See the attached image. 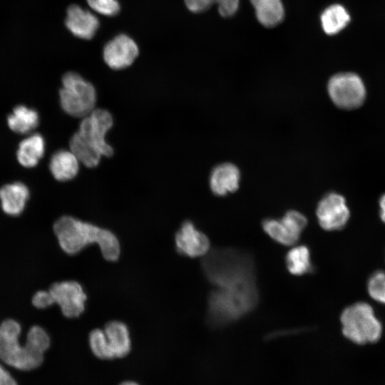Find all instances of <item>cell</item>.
<instances>
[{"instance_id": "cell-17", "label": "cell", "mask_w": 385, "mask_h": 385, "mask_svg": "<svg viewBox=\"0 0 385 385\" xmlns=\"http://www.w3.org/2000/svg\"><path fill=\"white\" fill-rule=\"evenodd\" d=\"M79 163L71 150H60L52 155L49 168L55 179L58 181H67L77 175Z\"/></svg>"}, {"instance_id": "cell-4", "label": "cell", "mask_w": 385, "mask_h": 385, "mask_svg": "<svg viewBox=\"0 0 385 385\" xmlns=\"http://www.w3.org/2000/svg\"><path fill=\"white\" fill-rule=\"evenodd\" d=\"M113 124L111 114L105 109L95 108L82 118L79 128L70 139V150L88 168L96 167L102 156L113 154L106 135Z\"/></svg>"}, {"instance_id": "cell-2", "label": "cell", "mask_w": 385, "mask_h": 385, "mask_svg": "<svg viewBox=\"0 0 385 385\" xmlns=\"http://www.w3.org/2000/svg\"><path fill=\"white\" fill-rule=\"evenodd\" d=\"M53 231L60 247L68 255L77 254L88 245L97 244L106 260L113 262L119 258V240L108 229L71 216H63L54 223Z\"/></svg>"}, {"instance_id": "cell-12", "label": "cell", "mask_w": 385, "mask_h": 385, "mask_svg": "<svg viewBox=\"0 0 385 385\" xmlns=\"http://www.w3.org/2000/svg\"><path fill=\"white\" fill-rule=\"evenodd\" d=\"M175 243L180 255L190 257H203L210 250L207 235L189 220L184 222L176 232Z\"/></svg>"}, {"instance_id": "cell-24", "label": "cell", "mask_w": 385, "mask_h": 385, "mask_svg": "<svg viewBox=\"0 0 385 385\" xmlns=\"http://www.w3.org/2000/svg\"><path fill=\"white\" fill-rule=\"evenodd\" d=\"M368 292L374 300L385 304V272L377 271L368 282Z\"/></svg>"}, {"instance_id": "cell-19", "label": "cell", "mask_w": 385, "mask_h": 385, "mask_svg": "<svg viewBox=\"0 0 385 385\" xmlns=\"http://www.w3.org/2000/svg\"><path fill=\"white\" fill-rule=\"evenodd\" d=\"M256 16L263 26L273 27L279 24L284 16L281 0H250Z\"/></svg>"}, {"instance_id": "cell-16", "label": "cell", "mask_w": 385, "mask_h": 385, "mask_svg": "<svg viewBox=\"0 0 385 385\" xmlns=\"http://www.w3.org/2000/svg\"><path fill=\"white\" fill-rule=\"evenodd\" d=\"M103 331L115 358L123 357L129 353L131 340L125 324L118 320L110 321Z\"/></svg>"}, {"instance_id": "cell-23", "label": "cell", "mask_w": 385, "mask_h": 385, "mask_svg": "<svg viewBox=\"0 0 385 385\" xmlns=\"http://www.w3.org/2000/svg\"><path fill=\"white\" fill-rule=\"evenodd\" d=\"M89 344L93 354L101 359H114L103 329H96L89 334Z\"/></svg>"}, {"instance_id": "cell-10", "label": "cell", "mask_w": 385, "mask_h": 385, "mask_svg": "<svg viewBox=\"0 0 385 385\" xmlns=\"http://www.w3.org/2000/svg\"><path fill=\"white\" fill-rule=\"evenodd\" d=\"M316 212L319 225L328 231L343 228L349 217L345 198L335 192L327 194L319 201Z\"/></svg>"}, {"instance_id": "cell-26", "label": "cell", "mask_w": 385, "mask_h": 385, "mask_svg": "<svg viewBox=\"0 0 385 385\" xmlns=\"http://www.w3.org/2000/svg\"><path fill=\"white\" fill-rule=\"evenodd\" d=\"M220 14L224 17L232 16L237 10L239 0H214Z\"/></svg>"}, {"instance_id": "cell-3", "label": "cell", "mask_w": 385, "mask_h": 385, "mask_svg": "<svg viewBox=\"0 0 385 385\" xmlns=\"http://www.w3.org/2000/svg\"><path fill=\"white\" fill-rule=\"evenodd\" d=\"M21 327L13 319L0 325V359L6 364L20 370H31L39 366L43 354L49 347L48 335L41 329L31 327L25 344H20Z\"/></svg>"}, {"instance_id": "cell-9", "label": "cell", "mask_w": 385, "mask_h": 385, "mask_svg": "<svg viewBox=\"0 0 385 385\" xmlns=\"http://www.w3.org/2000/svg\"><path fill=\"white\" fill-rule=\"evenodd\" d=\"M48 291L53 304H58L65 317H77L84 312L87 296L78 282L71 280L56 282Z\"/></svg>"}, {"instance_id": "cell-22", "label": "cell", "mask_w": 385, "mask_h": 385, "mask_svg": "<svg viewBox=\"0 0 385 385\" xmlns=\"http://www.w3.org/2000/svg\"><path fill=\"white\" fill-rule=\"evenodd\" d=\"M349 15L341 5H332L327 8L321 16L323 30L329 35L337 34L349 23Z\"/></svg>"}, {"instance_id": "cell-30", "label": "cell", "mask_w": 385, "mask_h": 385, "mask_svg": "<svg viewBox=\"0 0 385 385\" xmlns=\"http://www.w3.org/2000/svg\"><path fill=\"white\" fill-rule=\"evenodd\" d=\"M379 206L381 208L380 217L384 222H385V194L381 196L379 200Z\"/></svg>"}, {"instance_id": "cell-20", "label": "cell", "mask_w": 385, "mask_h": 385, "mask_svg": "<svg viewBox=\"0 0 385 385\" xmlns=\"http://www.w3.org/2000/svg\"><path fill=\"white\" fill-rule=\"evenodd\" d=\"M37 112L24 106H18L7 118V123L11 130L20 134L32 131L38 124Z\"/></svg>"}, {"instance_id": "cell-27", "label": "cell", "mask_w": 385, "mask_h": 385, "mask_svg": "<svg viewBox=\"0 0 385 385\" xmlns=\"http://www.w3.org/2000/svg\"><path fill=\"white\" fill-rule=\"evenodd\" d=\"M185 6L192 12L205 11L215 4L214 0H184Z\"/></svg>"}, {"instance_id": "cell-13", "label": "cell", "mask_w": 385, "mask_h": 385, "mask_svg": "<svg viewBox=\"0 0 385 385\" xmlns=\"http://www.w3.org/2000/svg\"><path fill=\"white\" fill-rule=\"evenodd\" d=\"M98 19L91 12L78 5H71L66 12L65 24L75 36L91 39L99 27Z\"/></svg>"}, {"instance_id": "cell-28", "label": "cell", "mask_w": 385, "mask_h": 385, "mask_svg": "<svg viewBox=\"0 0 385 385\" xmlns=\"http://www.w3.org/2000/svg\"><path fill=\"white\" fill-rule=\"evenodd\" d=\"M32 303L37 308H46L53 304L48 291L37 292L33 297Z\"/></svg>"}, {"instance_id": "cell-31", "label": "cell", "mask_w": 385, "mask_h": 385, "mask_svg": "<svg viewBox=\"0 0 385 385\" xmlns=\"http://www.w3.org/2000/svg\"><path fill=\"white\" fill-rule=\"evenodd\" d=\"M119 385H138V384L134 381H127L122 382Z\"/></svg>"}, {"instance_id": "cell-1", "label": "cell", "mask_w": 385, "mask_h": 385, "mask_svg": "<svg viewBox=\"0 0 385 385\" xmlns=\"http://www.w3.org/2000/svg\"><path fill=\"white\" fill-rule=\"evenodd\" d=\"M202 268L214 290L229 300H246L259 296L255 267L247 252L230 247L210 250Z\"/></svg>"}, {"instance_id": "cell-5", "label": "cell", "mask_w": 385, "mask_h": 385, "mask_svg": "<svg viewBox=\"0 0 385 385\" xmlns=\"http://www.w3.org/2000/svg\"><path fill=\"white\" fill-rule=\"evenodd\" d=\"M340 320L344 337L357 344L376 342L381 336V324L366 302H357L344 309Z\"/></svg>"}, {"instance_id": "cell-15", "label": "cell", "mask_w": 385, "mask_h": 385, "mask_svg": "<svg viewBox=\"0 0 385 385\" xmlns=\"http://www.w3.org/2000/svg\"><path fill=\"white\" fill-rule=\"evenodd\" d=\"M29 197V190L22 183H9L0 188V200L4 212L9 215L21 214Z\"/></svg>"}, {"instance_id": "cell-8", "label": "cell", "mask_w": 385, "mask_h": 385, "mask_svg": "<svg viewBox=\"0 0 385 385\" xmlns=\"http://www.w3.org/2000/svg\"><path fill=\"white\" fill-rule=\"evenodd\" d=\"M307 225V219L299 211L289 210L280 219L262 221L263 230L274 241L283 245H293Z\"/></svg>"}, {"instance_id": "cell-11", "label": "cell", "mask_w": 385, "mask_h": 385, "mask_svg": "<svg viewBox=\"0 0 385 385\" xmlns=\"http://www.w3.org/2000/svg\"><path fill=\"white\" fill-rule=\"evenodd\" d=\"M138 53V46L135 41L128 35L121 34L105 45L103 57L111 68L120 70L130 66Z\"/></svg>"}, {"instance_id": "cell-25", "label": "cell", "mask_w": 385, "mask_h": 385, "mask_svg": "<svg viewBox=\"0 0 385 385\" xmlns=\"http://www.w3.org/2000/svg\"><path fill=\"white\" fill-rule=\"evenodd\" d=\"M89 6L96 12L106 16H113L120 11L118 0H86Z\"/></svg>"}, {"instance_id": "cell-29", "label": "cell", "mask_w": 385, "mask_h": 385, "mask_svg": "<svg viewBox=\"0 0 385 385\" xmlns=\"http://www.w3.org/2000/svg\"><path fill=\"white\" fill-rule=\"evenodd\" d=\"M0 385H17L12 376L0 364Z\"/></svg>"}, {"instance_id": "cell-7", "label": "cell", "mask_w": 385, "mask_h": 385, "mask_svg": "<svg viewBox=\"0 0 385 385\" xmlns=\"http://www.w3.org/2000/svg\"><path fill=\"white\" fill-rule=\"evenodd\" d=\"M327 91L332 102L346 110L360 107L366 98V88L361 78L354 73L334 75L327 84Z\"/></svg>"}, {"instance_id": "cell-6", "label": "cell", "mask_w": 385, "mask_h": 385, "mask_svg": "<svg viewBox=\"0 0 385 385\" xmlns=\"http://www.w3.org/2000/svg\"><path fill=\"white\" fill-rule=\"evenodd\" d=\"M59 98L63 110L74 117L83 118L96 108L97 95L94 86L75 72L63 75Z\"/></svg>"}, {"instance_id": "cell-21", "label": "cell", "mask_w": 385, "mask_h": 385, "mask_svg": "<svg viewBox=\"0 0 385 385\" xmlns=\"http://www.w3.org/2000/svg\"><path fill=\"white\" fill-rule=\"evenodd\" d=\"M285 264L288 271L294 275H303L314 272L310 251L305 245L292 247L286 255Z\"/></svg>"}, {"instance_id": "cell-18", "label": "cell", "mask_w": 385, "mask_h": 385, "mask_svg": "<svg viewBox=\"0 0 385 385\" xmlns=\"http://www.w3.org/2000/svg\"><path fill=\"white\" fill-rule=\"evenodd\" d=\"M45 152V141L38 133L32 134L24 138L19 145L17 159L24 167L36 166Z\"/></svg>"}, {"instance_id": "cell-14", "label": "cell", "mask_w": 385, "mask_h": 385, "mask_svg": "<svg viewBox=\"0 0 385 385\" xmlns=\"http://www.w3.org/2000/svg\"><path fill=\"white\" fill-rule=\"evenodd\" d=\"M240 173L234 164L225 163L216 166L210 178V185L212 192L224 196L235 192L239 187Z\"/></svg>"}]
</instances>
